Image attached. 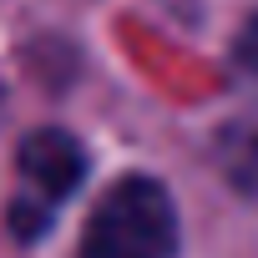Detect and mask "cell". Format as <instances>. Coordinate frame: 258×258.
<instances>
[{
	"label": "cell",
	"mask_w": 258,
	"mask_h": 258,
	"mask_svg": "<svg viewBox=\"0 0 258 258\" xmlns=\"http://www.w3.org/2000/svg\"><path fill=\"white\" fill-rule=\"evenodd\" d=\"M177 208L157 177H121L91 208L76 258H172Z\"/></svg>",
	"instance_id": "cell-1"
},
{
	"label": "cell",
	"mask_w": 258,
	"mask_h": 258,
	"mask_svg": "<svg viewBox=\"0 0 258 258\" xmlns=\"http://www.w3.org/2000/svg\"><path fill=\"white\" fill-rule=\"evenodd\" d=\"M238 61L258 76V16H253V21L243 26V36H238Z\"/></svg>",
	"instance_id": "cell-3"
},
{
	"label": "cell",
	"mask_w": 258,
	"mask_h": 258,
	"mask_svg": "<svg viewBox=\"0 0 258 258\" xmlns=\"http://www.w3.org/2000/svg\"><path fill=\"white\" fill-rule=\"evenodd\" d=\"M16 177H21V192L11 203V233L21 243H36L56 213L71 203V192L81 187L86 177V152L71 132H61V126H41V132H31L16 152Z\"/></svg>",
	"instance_id": "cell-2"
}]
</instances>
